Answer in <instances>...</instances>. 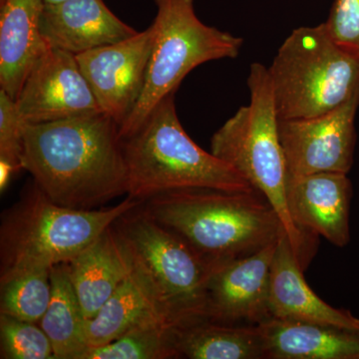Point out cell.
I'll use <instances>...</instances> for the list:
<instances>
[{"mask_svg":"<svg viewBox=\"0 0 359 359\" xmlns=\"http://www.w3.org/2000/svg\"><path fill=\"white\" fill-rule=\"evenodd\" d=\"M23 170L52 202L93 210L128 193L119 126L104 113L25 125Z\"/></svg>","mask_w":359,"mask_h":359,"instance_id":"cell-1","label":"cell"},{"mask_svg":"<svg viewBox=\"0 0 359 359\" xmlns=\"http://www.w3.org/2000/svg\"><path fill=\"white\" fill-rule=\"evenodd\" d=\"M145 210L210 264L254 254L285 231L273 208L257 191H172L146 201Z\"/></svg>","mask_w":359,"mask_h":359,"instance_id":"cell-2","label":"cell"},{"mask_svg":"<svg viewBox=\"0 0 359 359\" xmlns=\"http://www.w3.org/2000/svg\"><path fill=\"white\" fill-rule=\"evenodd\" d=\"M250 103L238 108L211 139V153L231 165L262 194L282 222L295 257L304 269L313 252L314 238L299 230L290 216L287 198V169L278 115L268 67L250 65Z\"/></svg>","mask_w":359,"mask_h":359,"instance_id":"cell-3","label":"cell"},{"mask_svg":"<svg viewBox=\"0 0 359 359\" xmlns=\"http://www.w3.org/2000/svg\"><path fill=\"white\" fill-rule=\"evenodd\" d=\"M132 199L146 201L185 189L228 192L255 190L235 168L203 150L182 126L175 94L166 97L143 125L123 140Z\"/></svg>","mask_w":359,"mask_h":359,"instance_id":"cell-4","label":"cell"},{"mask_svg":"<svg viewBox=\"0 0 359 359\" xmlns=\"http://www.w3.org/2000/svg\"><path fill=\"white\" fill-rule=\"evenodd\" d=\"M142 203L127 196L113 207L71 209L52 202L32 182L20 202L2 217L0 278L68 263Z\"/></svg>","mask_w":359,"mask_h":359,"instance_id":"cell-5","label":"cell"},{"mask_svg":"<svg viewBox=\"0 0 359 359\" xmlns=\"http://www.w3.org/2000/svg\"><path fill=\"white\" fill-rule=\"evenodd\" d=\"M278 119H309L337 109L359 89V57L323 23L295 28L268 67Z\"/></svg>","mask_w":359,"mask_h":359,"instance_id":"cell-6","label":"cell"},{"mask_svg":"<svg viewBox=\"0 0 359 359\" xmlns=\"http://www.w3.org/2000/svg\"><path fill=\"white\" fill-rule=\"evenodd\" d=\"M154 44L145 85L136 107L119 128L122 140L137 131L166 97L173 95L183 80L198 66L236 59L244 40L205 25L194 0H155Z\"/></svg>","mask_w":359,"mask_h":359,"instance_id":"cell-7","label":"cell"},{"mask_svg":"<svg viewBox=\"0 0 359 359\" xmlns=\"http://www.w3.org/2000/svg\"><path fill=\"white\" fill-rule=\"evenodd\" d=\"M139 207L118 219L116 226L147 271L165 308L179 325L207 318L205 285L212 264Z\"/></svg>","mask_w":359,"mask_h":359,"instance_id":"cell-8","label":"cell"},{"mask_svg":"<svg viewBox=\"0 0 359 359\" xmlns=\"http://www.w3.org/2000/svg\"><path fill=\"white\" fill-rule=\"evenodd\" d=\"M359 89L337 109L309 119H278L287 177L348 174L356 143Z\"/></svg>","mask_w":359,"mask_h":359,"instance_id":"cell-9","label":"cell"},{"mask_svg":"<svg viewBox=\"0 0 359 359\" xmlns=\"http://www.w3.org/2000/svg\"><path fill=\"white\" fill-rule=\"evenodd\" d=\"M153 25L129 39L76 55L101 112L121 126L140 98L151 52Z\"/></svg>","mask_w":359,"mask_h":359,"instance_id":"cell-10","label":"cell"},{"mask_svg":"<svg viewBox=\"0 0 359 359\" xmlns=\"http://www.w3.org/2000/svg\"><path fill=\"white\" fill-rule=\"evenodd\" d=\"M15 103L28 125L101 112L76 55L54 47H48L32 66Z\"/></svg>","mask_w":359,"mask_h":359,"instance_id":"cell-11","label":"cell"},{"mask_svg":"<svg viewBox=\"0 0 359 359\" xmlns=\"http://www.w3.org/2000/svg\"><path fill=\"white\" fill-rule=\"evenodd\" d=\"M278 238L249 256L212 264L205 285L208 320L257 325L271 318V264Z\"/></svg>","mask_w":359,"mask_h":359,"instance_id":"cell-12","label":"cell"},{"mask_svg":"<svg viewBox=\"0 0 359 359\" xmlns=\"http://www.w3.org/2000/svg\"><path fill=\"white\" fill-rule=\"evenodd\" d=\"M351 183L347 174L316 173L287 177L290 216L306 235L327 238L337 247L351 241Z\"/></svg>","mask_w":359,"mask_h":359,"instance_id":"cell-13","label":"cell"},{"mask_svg":"<svg viewBox=\"0 0 359 359\" xmlns=\"http://www.w3.org/2000/svg\"><path fill=\"white\" fill-rule=\"evenodd\" d=\"M48 47L78 55L137 34L110 11L104 0H65L45 4L40 23Z\"/></svg>","mask_w":359,"mask_h":359,"instance_id":"cell-14","label":"cell"},{"mask_svg":"<svg viewBox=\"0 0 359 359\" xmlns=\"http://www.w3.org/2000/svg\"><path fill=\"white\" fill-rule=\"evenodd\" d=\"M66 266L82 311L90 320L133 271L135 257L115 223Z\"/></svg>","mask_w":359,"mask_h":359,"instance_id":"cell-15","label":"cell"},{"mask_svg":"<svg viewBox=\"0 0 359 359\" xmlns=\"http://www.w3.org/2000/svg\"><path fill=\"white\" fill-rule=\"evenodd\" d=\"M271 318L359 330V318L332 308L309 287L285 231L271 264Z\"/></svg>","mask_w":359,"mask_h":359,"instance_id":"cell-16","label":"cell"},{"mask_svg":"<svg viewBox=\"0 0 359 359\" xmlns=\"http://www.w3.org/2000/svg\"><path fill=\"white\" fill-rule=\"evenodd\" d=\"M150 323L179 325L165 308L147 271L135 257L131 273L96 316L87 320L88 346L95 347L109 344L132 328Z\"/></svg>","mask_w":359,"mask_h":359,"instance_id":"cell-17","label":"cell"},{"mask_svg":"<svg viewBox=\"0 0 359 359\" xmlns=\"http://www.w3.org/2000/svg\"><path fill=\"white\" fill-rule=\"evenodd\" d=\"M44 6V0H0V89L13 100L48 49L40 29Z\"/></svg>","mask_w":359,"mask_h":359,"instance_id":"cell-18","label":"cell"},{"mask_svg":"<svg viewBox=\"0 0 359 359\" xmlns=\"http://www.w3.org/2000/svg\"><path fill=\"white\" fill-rule=\"evenodd\" d=\"M257 325L264 359H359V330L276 318Z\"/></svg>","mask_w":359,"mask_h":359,"instance_id":"cell-19","label":"cell"},{"mask_svg":"<svg viewBox=\"0 0 359 359\" xmlns=\"http://www.w3.org/2000/svg\"><path fill=\"white\" fill-rule=\"evenodd\" d=\"M180 358L190 359H264L259 325H228L207 318L176 327Z\"/></svg>","mask_w":359,"mask_h":359,"instance_id":"cell-20","label":"cell"},{"mask_svg":"<svg viewBox=\"0 0 359 359\" xmlns=\"http://www.w3.org/2000/svg\"><path fill=\"white\" fill-rule=\"evenodd\" d=\"M51 299L40 320V327L50 339L55 359H81L89 348L87 318L82 311L66 264L52 266Z\"/></svg>","mask_w":359,"mask_h":359,"instance_id":"cell-21","label":"cell"},{"mask_svg":"<svg viewBox=\"0 0 359 359\" xmlns=\"http://www.w3.org/2000/svg\"><path fill=\"white\" fill-rule=\"evenodd\" d=\"M177 327L169 323L138 325L109 344L89 347L81 359L180 358L176 348Z\"/></svg>","mask_w":359,"mask_h":359,"instance_id":"cell-22","label":"cell"},{"mask_svg":"<svg viewBox=\"0 0 359 359\" xmlns=\"http://www.w3.org/2000/svg\"><path fill=\"white\" fill-rule=\"evenodd\" d=\"M51 269H32L0 278V314L40 323L51 299Z\"/></svg>","mask_w":359,"mask_h":359,"instance_id":"cell-23","label":"cell"},{"mask_svg":"<svg viewBox=\"0 0 359 359\" xmlns=\"http://www.w3.org/2000/svg\"><path fill=\"white\" fill-rule=\"evenodd\" d=\"M0 355L2 359H55L41 327L6 314H0Z\"/></svg>","mask_w":359,"mask_h":359,"instance_id":"cell-24","label":"cell"},{"mask_svg":"<svg viewBox=\"0 0 359 359\" xmlns=\"http://www.w3.org/2000/svg\"><path fill=\"white\" fill-rule=\"evenodd\" d=\"M25 125L15 100L0 89V165L11 168L15 174L23 170L21 158Z\"/></svg>","mask_w":359,"mask_h":359,"instance_id":"cell-25","label":"cell"},{"mask_svg":"<svg viewBox=\"0 0 359 359\" xmlns=\"http://www.w3.org/2000/svg\"><path fill=\"white\" fill-rule=\"evenodd\" d=\"M323 25L340 47L359 57V0H334Z\"/></svg>","mask_w":359,"mask_h":359,"instance_id":"cell-26","label":"cell"},{"mask_svg":"<svg viewBox=\"0 0 359 359\" xmlns=\"http://www.w3.org/2000/svg\"><path fill=\"white\" fill-rule=\"evenodd\" d=\"M62 1L65 0H44L45 4H55Z\"/></svg>","mask_w":359,"mask_h":359,"instance_id":"cell-27","label":"cell"}]
</instances>
